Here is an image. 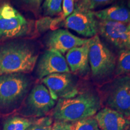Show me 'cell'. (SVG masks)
<instances>
[{
	"instance_id": "1",
	"label": "cell",
	"mask_w": 130,
	"mask_h": 130,
	"mask_svg": "<svg viewBox=\"0 0 130 130\" xmlns=\"http://www.w3.org/2000/svg\"><path fill=\"white\" fill-rule=\"evenodd\" d=\"M37 59L35 48L28 42L19 40L0 44V75L31 72Z\"/></svg>"
},
{
	"instance_id": "2",
	"label": "cell",
	"mask_w": 130,
	"mask_h": 130,
	"mask_svg": "<svg viewBox=\"0 0 130 130\" xmlns=\"http://www.w3.org/2000/svg\"><path fill=\"white\" fill-rule=\"evenodd\" d=\"M99 96L92 92L78 94L71 98L59 99L54 108L56 121L74 123L96 115L100 109Z\"/></svg>"
},
{
	"instance_id": "3",
	"label": "cell",
	"mask_w": 130,
	"mask_h": 130,
	"mask_svg": "<svg viewBox=\"0 0 130 130\" xmlns=\"http://www.w3.org/2000/svg\"><path fill=\"white\" fill-rule=\"evenodd\" d=\"M30 79L22 73L0 75V111H10L18 105L28 92Z\"/></svg>"
},
{
	"instance_id": "4",
	"label": "cell",
	"mask_w": 130,
	"mask_h": 130,
	"mask_svg": "<svg viewBox=\"0 0 130 130\" xmlns=\"http://www.w3.org/2000/svg\"><path fill=\"white\" fill-rule=\"evenodd\" d=\"M116 58L98 35L89 42V63L92 76L102 79L113 74L116 69Z\"/></svg>"
},
{
	"instance_id": "5",
	"label": "cell",
	"mask_w": 130,
	"mask_h": 130,
	"mask_svg": "<svg viewBox=\"0 0 130 130\" xmlns=\"http://www.w3.org/2000/svg\"><path fill=\"white\" fill-rule=\"evenodd\" d=\"M30 24L10 3L0 4V41L28 35Z\"/></svg>"
},
{
	"instance_id": "6",
	"label": "cell",
	"mask_w": 130,
	"mask_h": 130,
	"mask_svg": "<svg viewBox=\"0 0 130 130\" xmlns=\"http://www.w3.org/2000/svg\"><path fill=\"white\" fill-rule=\"evenodd\" d=\"M108 107L130 116V75H123L115 79L110 85L106 96Z\"/></svg>"
},
{
	"instance_id": "7",
	"label": "cell",
	"mask_w": 130,
	"mask_h": 130,
	"mask_svg": "<svg viewBox=\"0 0 130 130\" xmlns=\"http://www.w3.org/2000/svg\"><path fill=\"white\" fill-rule=\"evenodd\" d=\"M54 101L59 99L71 98L78 94L76 78L71 73H57L42 79Z\"/></svg>"
},
{
	"instance_id": "8",
	"label": "cell",
	"mask_w": 130,
	"mask_h": 130,
	"mask_svg": "<svg viewBox=\"0 0 130 130\" xmlns=\"http://www.w3.org/2000/svg\"><path fill=\"white\" fill-rule=\"evenodd\" d=\"M56 105L46 87L43 84L36 85L27 97L24 108L25 116L42 118Z\"/></svg>"
},
{
	"instance_id": "9",
	"label": "cell",
	"mask_w": 130,
	"mask_h": 130,
	"mask_svg": "<svg viewBox=\"0 0 130 130\" xmlns=\"http://www.w3.org/2000/svg\"><path fill=\"white\" fill-rule=\"evenodd\" d=\"M64 25L84 37H93L98 32V21L91 10H74L64 20Z\"/></svg>"
},
{
	"instance_id": "10",
	"label": "cell",
	"mask_w": 130,
	"mask_h": 130,
	"mask_svg": "<svg viewBox=\"0 0 130 130\" xmlns=\"http://www.w3.org/2000/svg\"><path fill=\"white\" fill-rule=\"evenodd\" d=\"M66 58L59 51L48 49L40 57L36 63V75L39 79L57 73H69Z\"/></svg>"
},
{
	"instance_id": "11",
	"label": "cell",
	"mask_w": 130,
	"mask_h": 130,
	"mask_svg": "<svg viewBox=\"0 0 130 130\" xmlns=\"http://www.w3.org/2000/svg\"><path fill=\"white\" fill-rule=\"evenodd\" d=\"M98 32L104 39L116 48L121 50H130L128 24L100 20Z\"/></svg>"
},
{
	"instance_id": "12",
	"label": "cell",
	"mask_w": 130,
	"mask_h": 130,
	"mask_svg": "<svg viewBox=\"0 0 130 130\" xmlns=\"http://www.w3.org/2000/svg\"><path fill=\"white\" fill-rule=\"evenodd\" d=\"M90 39L80 38L64 29H57L47 35L46 45L48 49H54L64 54L75 47L88 43Z\"/></svg>"
},
{
	"instance_id": "13",
	"label": "cell",
	"mask_w": 130,
	"mask_h": 130,
	"mask_svg": "<svg viewBox=\"0 0 130 130\" xmlns=\"http://www.w3.org/2000/svg\"><path fill=\"white\" fill-rule=\"evenodd\" d=\"M65 58L70 71L75 74L85 75L90 70L89 42L82 46L75 47L70 50L66 53Z\"/></svg>"
},
{
	"instance_id": "14",
	"label": "cell",
	"mask_w": 130,
	"mask_h": 130,
	"mask_svg": "<svg viewBox=\"0 0 130 130\" xmlns=\"http://www.w3.org/2000/svg\"><path fill=\"white\" fill-rule=\"evenodd\" d=\"M126 118L109 107L98 111L95 116L100 130H125L129 123Z\"/></svg>"
},
{
	"instance_id": "15",
	"label": "cell",
	"mask_w": 130,
	"mask_h": 130,
	"mask_svg": "<svg viewBox=\"0 0 130 130\" xmlns=\"http://www.w3.org/2000/svg\"><path fill=\"white\" fill-rule=\"evenodd\" d=\"M93 13L99 20L130 24V9L123 5H113Z\"/></svg>"
},
{
	"instance_id": "16",
	"label": "cell",
	"mask_w": 130,
	"mask_h": 130,
	"mask_svg": "<svg viewBox=\"0 0 130 130\" xmlns=\"http://www.w3.org/2000/svg\"><path fill=\"white\" fill-rule=\"evenodd\" d=\"M130 73V50H121L116 62L115 74L121 75Z\"/></svg>"
},
{
	"instance_id": "17",
	"label": "cell",
	"mask_w": 130,
	"mask_h": 130,
	"mask_svg": "<svg viewBox=\"0 0 130 130\" xmlns=\"http://www.w3.org/2000/svg\"><path fill=\"white\" fill-rule=\"evenodd\" d=\"M33 119L21 117L9 118L4 123L3 130H26L31 125Z\"/></svg>"
},
{
	"instance_id": "18",
	"label": "cell",
	"mask_w": 130,
	"mask_h": 130,
	"mask_svg": "<svg viewBox=\"0 0 130 130\" xmlns=\"http://www.w3.org/2000/svg\"><path fill=\"white\" fill-rule=\"evenodd\" d=\"M116 0H79L76 4L78 10H91L96 8L111 4Z\"/></svg>"
},
{
	"instance_id": "19",
	"label": "cell",
	"mask_w": 130,
	"mask_h": 130,
	"mask_svg": "<svg viewBox=\"0 0 130 130\" xmlns=\"http://www.w3.org/2000/svg\"><path fill=\"white\" fill-rule=\"evenodd\" d=\"M63 0H45L43 4V14L45 16H55L62 12Z\"/></svg>"
},
{
	"instance_id": "20",
	"label": "cell",
	"mask_w": 130,
	"mask_h": 130,
	"mask_svg": "<svg viewBox=\"0 0 130 130\" xmlns=\"http://www.w3.org/2000/svg\"><path fill=\"white\" fill-rule=\"evenodd\" d=\"M72 130H100L95 118L84 119L72 123Z\"/></svg>"
},
{
	"instance_id": "21",
	"label": "cell",
	"mask_w": 130,
	"mask_h": 130,
	"mask_svg": "<svg viewBox=\"0 0 130 130\" xmlns=\"http://www.w3.org/2000/svg\"><path fill=\"white\" fill-rule=\"evenodd\" d=\"M52 126V118L49 116H44L33 119L31 125L26 130H51Z\"/></svg>"
},
{
	"instance_id": "22",
	"label": "cell",
	"mask_w": 130,
	"mask_h": 130,
	"mask_svg": "<svg viewBox=\"0 0 130 130\" xmlns=\"http://www.w3.org/2000/svg\"><path fill=\"white\" fill-rule=\"evenodd\" d=\"M62 16L63 18H67L74 10V0H63L62 1Z\"/></svg>"
},
{
	"instance_id": "23",
	"label": "cell",
	"mask_w": 130,
	"mask_h": 130,
	"mask_svg": "<svg viewBox=\"0 0 130 130\" xmlns=\"http://www.w3.org/2000/svg\"><path fill=\"white\" fill-rule=\"evenodd\" d=\"M53 19L50 17H45L40 19L36 22V27L39 31H45L49 28H51Z\"/></svg>"
},
{
	"instance_id": "24",
	"label": "cell",
	"mask_w": 130,
	"mask_h": 130,
	"mask_svg": "<svg viewBox=\"0 0 130 130\" xmlns=\"http://www.w3.org/2000/svg\"><path fill=\"white\" fill-rule=\"evenodd\" d=\"M51 130H72V123L56 121L53 123Z\"/></svg>"
},
{
	"instance_id": "25",
	"label": "cell",
	"mask_w": 130,
	"mask_h": 130,
	"mask_svg": "<svg viewBox=\"0 0 130 130\" xmlns=\"http://www.w3.org/2000/svg\"><path fill=\"white\" fill-rule=\"evenodd\" d=\"M26 4H28L35 7V0H21Z\"/></svg>"
},
{
	"instance_id": "26",
	"label": "cell",
	"mask_w": 130,
	"mask_h": 130,
	"mask_svg": "<svg viewBox=\"0 0 130 130\" xmlns=\"http://www.w3.org/2000/svg\"><path fill=\"white\" fill-rule=\"evenodd\" d=\"M43 1V0H35V7H39Z\"/></svg>"
},
{
	"instance_id": "27",
	"label": "cell",
	"mask_w": 130,
	"mask_h": 130,
	"mask_svg": "<svg viewBox=\"0 0 130 130\" xmlns=\"http://www.w3.org/2000/svg\"><path fill=\"white\" fill-rule=\"evenodd\" d=\"M128 39H129V44L130 47V24H128Z\"/></svg>"
}]
</instances>
